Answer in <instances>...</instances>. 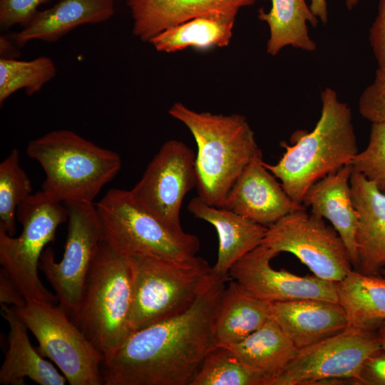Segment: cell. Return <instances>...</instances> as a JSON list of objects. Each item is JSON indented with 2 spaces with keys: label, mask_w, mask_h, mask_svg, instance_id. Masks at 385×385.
<instances>
[{
  "label": "cell",
  "mask_w": 385,
  "mask_h": 385,
  "mask_svg": "<svg viewBox=\"0 0 385 385\" xmlns=\"http://www.w3.org/2000/svg\"><path fill=\"white\" fill-rule=\"evenodd\" d=\"M227 279L217 277L185 312L130 334L105 359V385H190L216 346L215 320Z\"/></svg>",
  "instance_id": "1"
},
{
  "label": "cell",
  "mask_w": 385,
  "mask_h": 385,
  "mask_svg": "<svg viewBox=\"0 0 385 385\" xmlns=\"http://www.w3.org/2000/svg\"><path fill=\"white\" fill-rule=\"evenodd\" d=\"M322 111L312 131L295 130L292 145L274 165L264 163L291 199L303 205L306 191L315 182L350 163L358 153L350 107L339 100L337 92L326 88L321 93Z\"/></svg>",
  "instance_id": "2"
},
{
  "label": "cell",
  "mask_w": 385,
  "mask_h": 385,
  "mask_svg": "<svg viewBox=\"0 0 385 385\" xmlns=\"http://www.w3.org/2000/svg\"><path fill=\"white\" fill-rule=\"evenodd\" d=\"M168 113L195 140L197 196L222 207L234 184L260 150L252 128L242 115L197 112L182 103H175Z\"/></svg>",
  "instance_id": "3"
},
{
  "label": "cell",
  "mask_w": 385,
  "mask_h": 385,
  "mask_svg": "<svg viewBox=\"0 0 385 385\" xmlns=\"http://www.w3.org/2000/svg\"><path fill=\"white\" fill-rule=\"evenodd\" d=\"M26 153L45 173L42 191L66 205L93 203L122 165L118 153L66 129L54 130L31 140Z\"/></svg>",
  "instance_id": "4"
},
{
  "label": "cell",
  "mask_w": 385,
  "mask_h": 385,
  "mask_svg": "<svg viewBox=\"0 0 385 385\" xmlns=\"http://www.w3.org/2000/svg\"><path fill=\"white\" fill-rule=\"evenodd\" d=\"M133 302L131 259L103 241L88 272L80 304L70 318L104 360L113 356L131 334Z\"/></svg>",
  "instance_id": "5"
},
{
  "label": "cell",
  "mask_w": 385,
  "mask_h": 385,
  "mask_svg": "<svg viewBox=\"0 0 385 385\" xmlns=\"http://www.w3.org/2000/svg\"><path fill=\"white\" fill-rule=\"evenodd\" d=\"M129 257L133 268L131 333L185 312L217 278L207 262L196 255Z\"/></svg>",
  "instance_id": "6"
},
{
  "label": "cell",
  "mask_w": 385,
  "mask_h": 385,
  "mask_svg": "<svg viewBox=\"0 0 385 385\" xmlns=\"http://www.w3.org/2000/svg\"><path fill=\"white\" fill-rule=\"evenodd\" d=\"M69 210L42 190L32 193L18 207L22 225L19 237L0 231V264L26 302L56 304V295L41 283L38 274L41 255L55 239L58 227L68 221Z\"/></svg>",
  "instance_id": "7"
},
{
  "label": "cell",
  "mask_w": 385,
  "mask_h": 385,
  "mask_svg": "<svg viewBox=\"0 0 385 385\" xmlns=\"http://www.w3.org/2000/svg\"><path fill=\"white\" fill-rule=\"evenodd\" d=\"M95 205L103 241L120 255L182 259L199 251L197 237L167 226L137 205L129 190L111 189Z\"/></svg>",
  "instance_id": "8"
},
{
  "label": "cell",
  "mask_w": 385,
  "mask_h": 385,
  "mask_svg": "<svg viewBox=\"0 0 385 385\" xmlns=\"http://www.w3.org/2000/svg\"><path fill=\"white\" fill-rule=\"evenodd\" d=\"M13 308L38 341V351L58 367L69 384H103V355L59 305L26 302Z\"/></svg>",
  "instance_id": "9"
},
{
  "label": "cell",
  "mask_w": 385,
  "mask_h": 385,
  "mask_svg": "<svg viewBox=\"0 0 385 385\" xmlns=\"http://www.w3.org/2000/svg\"><path fill=\"white\" fill-rule=\"evenodd\" d=\"M69 210L66 243L61 260L53 250L43 251L38 268L56 292L59 306L70 317L78 308L93 260L103 241L94 203L66 205Z\"/></svg>",
  "instance_id": "10"
},
{
  "label": "cell",
  "mask_w": 385,
  "mask_h": 385,
  "mask_svg": "<svg viewBox=\"0 0 385 385\" xmlns=\"http://www.w3.org/2000/svg\"><path fill=\"white\" fill-rule=\"evenodd\" d=\"M380 349L377 330L348 327L337 334L299 349L270 385L352 382L364 361Z\"/></svg>",
  "instance_id": "11"
},
{
  "label": "cell",
  "mask_w": 385,
  "mask_h": 385,
  "mask_svg": "<svg viewBox=\"0 0 385 385\" xmlns=\"http://www.w3.org/2000/svg\"><path fill=\"white\" fill-rule=\"evenodd\" d=\"M278 254L289 252L317 277L333 282L352 269L345 245L332 226L306 208L294 211L267 227L262 244Z\"/></svg>",
  "instance_id": "12"
},
{
  "label": "cell",
  "mask_w": 385,
  "mask_h": 385,
  "mask_svg": "<svg viewBox=\"0 0 385 385\" xmlns=\"http://www.w3.org/2000/svg\"><path fill=\"white\" fill-rule=\"evenodd\" d=\"M196 182L193 150L182 141L168 140L129 192L137 205L180 231L183 230L180 220L183 200Z\"/></svg>",
  "instance_id": "13"
},
{
  "label": "cell",
  "mask_w": 385,
  "mask_h": 385,
  "mask_svg": "<svg viewBox=\"0 0 385 385\" xmlns=\"http://www.w3.org/2000/svg\"><path fill=\"white\" fill-rule=\"evenodd\" d=\"M277 255L260 245L237 260L229 275L253 296L270 303L302 299L338 302L336 282L276 270L270 261Z\"/></svg>",
  "instance_id": "14"
},
{
  "label": "cell",
  "mask_w": 385,
  "mask_h": 385,
  "mask_svg": "<svg viewBox=\"0 0 385 385\" xmlns=\"http://www.w3.org/2000/svg\"><path fill=\"white\" fill-rule=\"evenodd\" d=\"M264 163L260 150L234 184L222 207L269 227L306 207L291 199Z\"/></svg>",
  "instance_id": "15"
},
{
  "label": "cell",
  "mask_w": 385,
  "mask_h": 385,
  "mask_svg": "<svg viewBox=\"0 0 385 385\" xmlns=\"http://www.w3.org/2000/svg\"><path fill=\"white\" fill-rule=\"evenodd\" d=\"M351 163L327 175L306 191L302 204L310 213L328 220L337 232L349 253L354 270L357 267L356 234L359 217L354 207L350 178Z\"/></svg>",
  "instance_id": "16"
},
{
  "label": "cell",
  "mask_w": 385,
  "mask_h": 385,
  "mask_svg": "<svg viewBox=\"0 0 385 385\" xmlns=\"http://www.w3.org/2000/svg\"><path fill=\"white\" fill-rule=\"evenodd\" d=\"M272 317L299 349L337 334L348 325L339 302L302 299L271 304Z\"/></svg>",
  "instance_id": "17"
},
{
  "label": "cell",
  "mask_w": 385,
  "mask_h": 385,
  "mask_svg": "<svg viewBox=\"0 0 385 385\" xmlns=\"http://www.w3.org/2000/svg\"><path fill=\"white\" fill-rule=\"evenodd\" d=\"M350 185L359 217L356 270L380 274L385 268V194L356 172L353 171Z\"/></svg>",
  "instance_id": "18"
},
{
  "label": "cell",
  "mask_w": 385,
  "mask_h": 385,
  "mask_svg": "<svg viewBox=\"0 0 385 385\" xmlns=\"http://www.w3.org/2000/svg\"><path fill=\"white\" fill-rule=\"evenodd\" d=\"M114 13V0H60L38 10L20 31L7 35L19 48L34 40L55 43L76 27L106 21Z\"/></svg>",
  "instance_id": "19"
},
{
  "label": "cell",
  "mask_w": 385,
  "mask_h": 385,
  "mask_svg": "<svg viewBox=\"0 0 385 385\" xmlns=\"http://www.w3.org/2000/svg\"><path fill=\"white\" fill-rule=\"evenodd\" d=\"M188 209L194 217L210 223L216 229L218 254L212 268L214 274L220 278L229 279L230 267L262 244L267 230L229 209L210 205L198 196L189 202Z\"/></svg>",
  "instance_id": "20"
},
{
  "label": "cell",
  "mask_w": 385,
  "mask_h": 385,
  "mask_svg": "<svg viewBox=\"0 0 385 385\" xmlns=\"http://www.w3.org/2000/svg\"><path fill=\"white\" fill-rule=\"evenodd\" d=\"M258 0H125L133 19V34L143 42L164 30L214 12H234Z\"/></svg>",
  "instance_id": "21"
},
{
  "label": "cell",
  "mask_w": 385,
  "mask_h": 385,
  "mask_svg": "<svg viewBox=\"0 0 385 385\" xmlns=\"http://www.w3.org/2000/svg\"><path fill=\"white\" fill-rule=\"evenodd\" d=\"M1 314L9 325L8 349L0 369V384L24 385L28 378L40 385H64L66 379L43 359L29 339L28 328L13 307L1 304Z\"/></svg>",
  "instance_id": "22"
},
{
  "label": "cell",
  "mask_w": 385,
  "mask_h": 385,
  "mask_svg": "<svg viewBox=\"0 0 385 385\" xmlns=\"http://www.w3.org/2000/svg\"><path fill=\"white\" fill-rule=\"evenodd\" d=\"M271 304L231 281L222 292L215 317L216 346L238 343L262 327L272 318Z\"/></svg>",
  "instance_id": "23"
},
{
  "label": "cell",
  "mask_w": 385,
  "mask_h": 385,
  "mask_svg": "<svg viewBox=\"0 0 385 385\" xmlns=\"http://www.w3.org/2000/svg\"><path fill=\"white\" fill-rule=\"evenodd\" d=\"M349 327L376 331L385 322V277L351 270L336 282Z\"/></svg>",
  "instance_id": "24"
},
{
  "label": "cell",
  "mask_w": 385,
  "mask_h": 385,
  "mask_svg": "<svg viewBox=\"0 0 385 385\" xmlns=\"http://www.w3.org/2000/svg\"><path fill=\"white\" fill-rule=\"evenodd\" d=\"M227 347L244 364L262 376L265 385H270L299 351L272 317L243 340Z\"/></svg>",
  "instance_id": "25"
},
{
  "label": "cell",
  "mask_w": 385,
  "mask_h": 385,
  "mask_svg": "<svg viewBox=\"0 0 385 385\" xmlns=\"http://www.w3.org/2000/svg\"><path fill=\"white\" fill-rule=\"evenodd\" d=\"M237 14L214 12L200 16L168 28L149 43L156 51L174 53L189 47L207 49L227 46L232 38Z\"/></svg>",
  "instance_id": "26"
},
{
  "label": "cell",
  "mask_w": 385,
  "mask_h": 385,
  "mask_svg": "<svg viewBox=\"0 0 385 385\" xmlns=\"http://www.w3.org/2000/svg\"><path fill=\"white\" fill-rule=\"evenodd\" d=\"M258 18L269 27L268 54L276 56L288 46L309 52L316 50V43L309 34L307 23L316 27L319 19L305 0H272L270 11L259 9Z\"/></svg>",
  "instance_id": "27"
},
{
  "label": "cell",
  "mask_w": 385,
  "mask_h": 385,
  "mask_svg": "<svg viewBox=\"0 0 385 385\" xmlns=\"http://www.w3.org/2000/svg\"><path fill=\"white\" fill-rule=\"evenodd\" d=\"M190 385H265V380L230 349L215 346L206 355Z\"/></svg>",
  "instance_id": "28"
},
{
  "label": "cell",
  "mask_w": 385,
  "mask_h": 385,
  "mask_svg": "<svg viewBox=\"0 0 385 385\" xmlns=\"http://www.w3.org/2000/svg\"><path fill=\"white\" fill-rule=\"evenodd\" d=\"M56 74V66L47 56L31 61L0 59L1 106L19 90L24 89L27 96L39 92Z\"/></svg>",
  "instance_id": "29"
},
{
  "label": "cell",
  "mask_w": 385,
  "mask_h": 385,
  "mask_svg": "<svg viewBox=\"0 0 385 385\" xmlns=\"http://www.w3.org/2000/svg\"><path fill=\"white\" fill-rule=\"evenodd\" d=\"M31 194V180L14 148L0 163V231L14 235L17 208Z\"/></svg>",
  "instance_id": "30"
},
{
  "label": "cell",
  "mask_w": 385,
  "mask_h": 385,
  "mask_svg": "<svg viewBox=\"0 0 385 385\" xmlns=\"http://www.w3.org/2000/svg\"><path fill=\"white\" fill-rule=\"evenodd\" d=\"M353 171L364 175L385 194V122L371 123L366 148L350 162Z\"/></svg>",
  "instance_id": "31"
},
{
  "label": "cell",
  "mask_w": 385,
  "mask_h": 385,
  "mask_svg": "<svg viewBox=\"0 0 385 385\" xmlns=\"http://www.w3.org/2000/svg\"><path fill=\"white\" fill-rule=\"evenodd\" d=\"M361 115L371 123L385 122V68L377 67L372 83L359 99Z\"/></svg>",
  "instance_id": "32"
},
{
  "label": "cell",
  "mask_w": 385,
  "mask_h": 385,
  "mask_svg": "<svg viewBox=\"0 0 385 385\" xmlns=\"http://www.w3.org/2000/svg\"><path fill=\"white\" fill-rule=\"evenodd\" d=\"M51 0H0V27L9 29L14 26H26L41 4Z\"/></svg>",
  "instance_id": "33"
},
{
  "label": "cell",
  "mask_w": 385,
  "mask_h": 385,
  "mask_svg": "<svg viewBox=\"0 0 385 385\" xmlns=\"http://www.w3.org/2000/svg\"><path fill=\"white\" fill-rule=\"evenodd\" d=\"M352 384L385 385V350L380 349L364 361Z\"/></svg>",
  "instance_id": "34"
},
{
  "label": "cell",
  "mask_w": 385,
  "mask_h": 385,
  "mask_svg": "<svg viewBox=\"0 0 385 385\" xmlns=\"http://www.w3.org/2000/svg\"><path fill=\"white\" fill-rule=\"evenodd\" d=\"M371 47L378 67L385 68V0H379L377 16L369 34Z\"/></svg>",
  "instance_id": "35"
},
{
  "label": "cell",
  "mask_w": 385,
  "mask_h": 385,
  "mask_svg": "<svg viewBox=\"0 0 385 385\" xmlns=\"http://www.w3.org/2000/svg\"><path fill=\"white\" fill-rule=\"evenodd\" d=\"M0 302L13 307H20L26 303L18 287L2 270L0 272Z\"/></svg>",
  "instance_id": "36"
},
{
  "label": "cell",
  "mask_w": 385,
  "mask_h": 385,
  "mask_svg": "<svg viewBox=\"0 0 385 385\" xmlns=\"http://www.w3.org/2000/svg\"><path fill=\"white\" fill-rule=\"evenodd\" d=\"M21 56L20 48L8 36H0V59H17Z\"/></svg>",
  "instance_id": "37"
},
{
  "label": "cell",
  "mask_w": 385,
  "mask_h": 385,
  "mask_svg": "<svg viewBox=\"0 0 385 385\" xmlns=\"http://www.w3.org/2000/svg\"><path fill=\"white\" fill-rule=\"evenodd\" d=\"M309 8L322 23H327L328 10L326 0H311Z\"/></svg>",
  "instance_id": "38"
},
{
  "label": "cell",
  "mask_w": 385,
  "mask_h": 385,
  "mask_svg": "<svg viewBox=\"0 0 385 385\" xmlns=\"http://www.w3.org/2000/svg\"><path fill=\"white\" fill-rule=\"evenodd\" d=\"M377 335L381 348L385 350V322L377 329Z\"/></svg>",
  "instance_id": "39"
},
{
  "label": "cell",
  "mask_w": 385,
  "mask_h": 385,
  "mask_svg": "<svg viewBox=\"0 0 385 385\" xmlns=\"http://www.w3.org/2000/svg\"><path fill=\"white\" fill-rule=\"evenodd\" d=\"M344 1V4L346 5V7L349 10L353 9L361 0H343Z\"/></svg>",
  "instance_id": "40"
},
{
  "label": "cell",
  "mask_w": 385,
  "mask_h": 385,
  "mask_svg": "<svg viewBox=\"0 0 385 385\" xmlns=\"http://www.w3.org/2000/svg\"><path fill=\"white\" fill-rule=\"evenodd\" d=\"M380 274L383 275L384 277H385V268L382 269L380 272Z\"/></svg>",
  "instance_id": "41"
}]
</instances>
